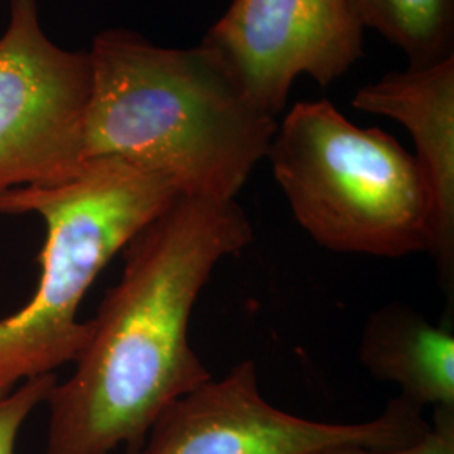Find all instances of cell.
Segmentation results:
<instances>
[{"label":"cell","instance_id":"obj_3","mask_svg":"<svg viewBox=\"0 0 454 454\" xmlns=\"http://www.w3.org/2000/svg\"><path fill=\"white\" fill-rule=\"evenodd\" d=\"M179 195L170 180L120 159H91L63 182L0 192L2 214H35L46 224L37 288L0 318V399L78 358L91 330L78 320L86 293Z\"/></svg>","mask_w":454,"mask_h":454},{"label":"cell","instance_id":"obj_9","mask_svg":"<svg viewBox=\"0 0 454 454\" xmlns=\"http://www.w3.org/2000/svg\"><path fill=\"white\" fill-rule=\"evenodd\" d=\"M358 357L375 380L395 384L404 399L454 411V337L404 303L375 309L362 330Z\"/></svg>","mask_w":454,"mask_h":454},{"label":"cell","instance_id":"obj_10","mask_svg":"<svg viewBox=\"0 0 454 454\" xmlns=\"http://www.w3.org/2000/svg\"><path fill=\"white\" fill-rule=\"evenodd\" d=\"M362 26L404 52L407 67L454 56V0H350Z\"/></svg>","mask_w":454,"mask_h":454},{"label":"cell","instance_id":"obj_2","mask_svg":"<svg viewBox=\"0 0 454 454\" xmlns=\"http://www.w3.org/2000/svg\"><path fill=\"white\" fill-rule=\"evenodd\" d=\"M82 162L120 159L180 195L232 200L266 159L278 121L207 48H162L129 29L91 43Z\"/></svg>","mask_w":454,"mask_h":454},{"label":"cell","instance_id":"obj_1","mask_svg":"<svg viewBox=\"0 0 454 454\" xmlns=\"http://www.w3.org/2000/svg\"><path fill=\"white\" fill-rule=\"evenodd\" d=\"M251 241L236 199L179 195L127 244L74 371L49 394L46 454L142 453L163 411L211 380L192 311L215 266Z\"/></svg>","mask_w":454,"mask_h":454},{"label":"cell","instance_id":"obj_11","mask_svg":"<svg viewBox=\"0 0 454 454\" xmlns=\"http://www.w3.org/2000/svg\"><path fill=\"white\" fill-rule=\"evenodd\" d=\"M54 373L39 375L19 384L0 399V454H16L17 439L34 411L46 404L56 386Z\"/></svg>","mask_w":454,"mask_h":454},{"label":"cell","instance_id":"obj_4","mask_svg":"<svg viewBox=\"0 0 454 454\" xmlns=\"http://www.w3.org/2000/svg\"><path fill=\"white\" fill-rule=\"evenodd\" d=\"M266 159L296 223L330 251L399 260L427 253L433 206L421 165L392 135L328 99L300 101Z\"/></svg>","mask_w":454,"mask_h":454},{"label":"cell","instance_id":"obj_5","mask_svg":"<svg viewBox=\"0 0 454 454\" xmlns=\"http://www.w3.org/2000/svg\"><path fill=\"white\" fill-rule=\"evenodd\" d=\"M431 424L403 395L372 421L326 422L294 416L266 401L258 369L243 360L223 379L182 395L152 426L140 454H311L341 446L403 448Z\"/></svg>","mask_w":454,"mask_h":454},{"label":"cell","instance_id":"obj_8","mask_svg":"<svg viewBox=\"0 0 454 454\" xmlns=\"http://www.w3.org/2000/svg\"><path fill=\"white\" fill-rule=\"evenodd\" d=\"M354 108L406 127L431 194L429 254L446 292L454 283V56L422 67L394 71L360 88Z\"/></svg>","mask_w":454,"mask_h":454},{"label":"cell","instance_id":"obj_6","mask_svg":"<svg viewBox=\"0 0 454 454\" xmlns=\"http://www.w3.org/2000/svg\"><path fill=\"white\" fill-rule=\"evenodd\" d=\"M90 93V52L51 41L39 0H11L0 35V192L80 170Z\"/></svg>","mask_w":454,"mask_h":454},{"label":"cell","instance_id":"obj_12","mask_svg":"<svg viewBox=\"0 0 454 454\" xmlns=\"http://www.w3.org/2000/svg\"><path fill=\"white\" fill-rule=\"evenodd\" d=\"M311 454H454V411L436 409L434 424L412 444L392 450H372L364 446H341Z\"/></svg>","mask_w":454,"mask_h":454},{"label":"cell","instance_id":"obj_7","mask_svg":"<svg viewBox=\"0 0 454 454\" xmlns=\"http://www.w3.org/2000/svg\"><path fill=\"white\" fill-rule=\"evenodd\" d=\"M364 31L350 0H232L200 46L276 118L298 76L340 80L364 56Z\"/></svg>","mask_w":454,"mask_h":454}]
</instances>
